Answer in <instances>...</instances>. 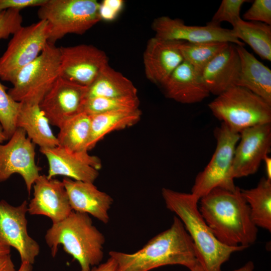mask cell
Segmentation results:
<instances>
[{
	"label": "cell",
	"instance_id": "cell-1",
	"mask_svg": "<svg viewBox=\"0 0 271 271\" xmlns=\"http://www.w3.org/2000/svg\"><path fill=\"white\" fill-rule=\"evenodd\" d=\"M199 200L201 214L221 243L247 248L256 241L257 227L239 187L233 190L216 188Z\"/></svg>",
	"mask_w": 271,
	"mask_h": 271
},
{
	"label": "cell",
	"instance_id": "cell-2",
	"mask_svg": "<svg viewBox=\"0 0 271 271\" xmlns=\"http://www.w3.org/2000/svg\"><path fill=\"white\" fill-rule=\"evenodd\" d=\"M117 263L116 271H149L167 265L179 264L191 270L199 263L192 239L176 216L170 227L151 239L131 253L110 251Z\"/></svg>",
	"mask_w": 271,
	"mask_h": 271
},
{
	"label": "cell",
	"instance_id": "cell-3",
	"mask_svg": "<svg viewBox=\"0 0 271 271\" xmlns=\"http://www.w3.org/2000/svg\"><path fill=\"white\" fill-rule=\"evenodd\" d=\"M162 195L167 208L176 214L192 239L204 271H221L232 253L246 248L227 246L217 239L200 212L199 200L191 193L163 188Z\"/></svg>",
	"mask_w": 271,
	"mask_h": 271
},
{
	"label": "cell",
	"instance_id": "cell-4",
	"mask_svg": "<svg viewBox=\"0 0 271 271\" xmlns=\"http://www.w3.org/2000/svg\"><path fill=\"white\" fill-rule=\"evenodd\" d=\"M45 238L53 257L61 244L78 261L81 271H90V267L99 265L103 258L105 237L88 214L72 211L65 219L53 224Z\"/></svg>",
	"mask_w": 271,
	"mask_h": 271
},
{
	"label": "cell",
	"instance_id": "cell-5",
	"mask_svg": "<svg viewBox=\"0 0 271 271\" xmlns=\"http://www.w3.org/2000/svg\"><path fill=\"white\" fill-rule=\"evenodd\" d=\"M208 107L231 131L271 123V104L250 90L233 85L217 96Z\"/></svg>",
	"mask_w": 271,
	"mask_h": 271
},
{
	"label": "cell",
	"instance_id": "cell-6",
	"mask_svg": "<svg viewBox=\"0 0 271 271\" xmlns=\"http://www.w3.org/2000/svg\"><path fill=\"white\" fill-rule=\"evenodd\" d=\"M99 8L95 0H46L37 14L47 22L48 42L55 44L68 34H83L100 21Z\"/></svg>",
	"mask_w": 271,
	"mask_h": 271
},
{
	"label": "cell",
	"instance_id": "cell-7",
	"mask_svg": "<svg viewBox=\"0 0 271 271\" xmlns=\"http://www.w3.org/2000/svg\"><path fill=\"white\" fill-rule=\"evenodd\" d=\"M60 75L59 47L48 42L41 53L18 72L8 93L17 102L39 104Z\"/></svg>",
	"mask_w": 271,
	"mask_h": 271
},
{
	"label": "cell",
	"instance_id": "cell-8",
	"mask_svg": "<svg viewBox=\"0 0 271 271\" xmlns=\"http://www.w3.org/2000/svg\"><path fill=\"white\" fill-rule=\"evenodd\" d=\"M215 151L209 162L196 176L191 193L199 200L216 188L233 190L236 186L231 177L235 147L240 134L221 123L214 130Z\"/></svg>",
	"mask_w": 271,
	"mask_h": 271
},
{
	"label": "cell",
	"instance_id": "cell-9",
	"mask_svg": "<svg viewBox=\"0 0 271 271\" xmlns=\"http://www.w3.org/2000/svg\"><path fill=\"white\" fill-rule=\"evenodd\" d=\"M48 38V23L45 20L22 26L13 34L0 58V78L12 83L18 72L41 53Z\"/></svg>",
	"mask_w": 271,
	"mask_h": 271
},
{
	"label": "cell",
	"instance_id": "cell-10",
	"mask_svg": "<svg viewBox=\"0 0 271 271\" xmlns=\"http://www.w3.org/2000/svg\"><path fill=\"white\" fill-rule=\"evenodd\" d=\"M26 136L23 128L17 127L9 142L0 145V182L19 174L30 194L41 169L35 162V144Z\"/></svg>",
	"mask_w": 271,
	"mask_h": 271
},
{
	"label": "cell",
	"instance_id": "cell-11",
	"mask_svg": "<svg viewBox=\"0 0 271 271\" xmlns=\"http://www.w3.org/2000/svg\"><path fill=\"white\" fill-rule=\"evenodd\" d=\"M59 50L60 77L83 86L89 87L108 64L105 52L92 45L62 46Z\"/></svg>",
	"mask_w": 271,
	"mask_h": 271
},
{
	"label": "cell",
	"instance_id": "cell-12",
	"mask_svg": "<svg viewBox=\"0 0 271 271\" xmlns=\"http://www.w3.org/2000/svg\"><path fill=\"white\" fill-rule=\"evenodd\" d=\"M28 206L26 200L16 207L0 201V242L17 249L22 262L33 264L39 254L40 246L28 233Z\"/></svg>",
	"mask_w": 271,
	"mask_h": 271
},
{
	"label": "cell",
	"instance_id": "cell-13",
	"mask_svg": "<svg viewBox=\"0 0 271 271\" xmlns=\"http://www.w3.org/2000/svg\"><path fill=\"white\" fill-rule=\"evenodd\" d=\"M87 88L60 77L43 97L40 108L49 123L59 128L83 111Z\"/></svg>",
	"mask_w": 271,
	"mask_h": 271
},
{
	"label": "cell",
	"instance_id": "cell-14",
	"mask_svg": "<svg viewBox=\"0 0 271 271\" xmlns=\"http://www.w3.org/2000/svg\"><path fill=\"white\" fill-rule=\"evenodd\" d=\"M231 169L234 180L255 173L271 148V123L247 128L240 133Z\"/></svg>",
	"mask_w": 271,
	"mask_h": 271
},
{
	"label": "cell",
	"instance_id": "cell-15",
	"mask_svg": "<svg viewBox=\"0 0 271 271\" xmlns=\"http://www.w3.org/2000/svg\"><path fill=\"white\" fill-rule=\"evenodd\" d=\"M47 159L49 170L47 177L63 176L71 179L93 183L101 168L100 160L90 155L88 152H76L57 146L40 148Z\"/></svg>",
	"mask_w": 271,
	"mask_h": 271
},
{
	"label": "cell",
	"instance_id": "cell-16",
	"mask_svg": "<svg viewBox=\"0 0 271 271\" xmlns=\"http://www.w3.org/2000/svg\"><path fill=\"white\" fill-rule=\"evenodd\" d=\"M152 27L155 37L165 40L189 43L218 41L241 46L245 45L234 36L232 29L208 24L205 26H188L181 19L162 16L154 20Z\"/></svg>",
	"mask_w": 271,
	"mask_h": 271
},
{
	"label": "cell",
	"instance_id": "cell-17",
	"mask_svg": "<svg viewBox=\"0 0 271 271\" xmlns=\"http://www.w3.org/2000/svg\"><path fill=\"white\" fill-rule=\"evenodd\" d=\"M34 197L28 206L31 215H42L53 224L65 219L73 211L62 181L40 175L34 185Z\"/></svg>",
	"mask_w": 271,
	"mask_h": 271
},
{
	"label": "cell",
	"instance_id": "cell-18",
	"mask_svg": "<svg viewBox=\"0 0 271 271\" xmlns=\"http://www.w3.org/2000/svg\"><path fill=\"white\" fill-rule=\"evenodd\" d=\"M183 41H169L153 37L149 40L143 55L146 76L161 86L184 61L179 49Z\"/></svg>",
	"mask_w": 271,
	"mask_h": 271
},
{
	"label": "cell",
	"instance_id": "cell-19",
	"mask_svg": "<svg viewBox=\"0 0 271 271\" xmlns=\"http://www.w3.org/2000/svg\"><path fill=\"white\" fill-rule=\"evenodd\" d=\"M62 182L73 211L90 214L101 222L108 223V211L113 202L110 195L99 190L92 183L67 177Z\"/></svg>",
	"mask_w": 271,
	"mask_h": 271
},
{
	"label": "cell",
	"instance_id": "cell-20",
	"mask_svg": "<svg viewBox=\"0 0 271 271\" xmlns=\"http://www.w3.org/2000/svg\"><path fill=\"white\" fill-rule=\"evenodd\" d=\"M240 67L236 45L230 43L205 66L200 74L210 94L218 96L235 85Z\"/></svg>",
	"mask_w": 271,
	"mask_h": 271
},
{
	"label": "cell",
	"instance_id": "cell-21",
	"mask_svg": "<svg viewBox=\"0 0 271 271\" xmlns=\"http://www.w3.org/2000/svg\"><path fill=\"white\" fill-rule=\"evenodd\" d=\"M161 86L167 97L181 103H198L210 95L200 73L184 60Z\"/></svg>",
	"mask_w": 271,
	"mask_h": 271
},
{
	"label": "cell",
	"instance_id": "cell-22",
	"mask_svg": "<svg viewBox=\"0 0 271 271\" xmlns=\"http://www.w3.org/2000/svg\"><path fill=\"white\" fill-rule=\"evenodd\" d=\"M240 71L235 85L244 87L271 104V70L243 46L236 45Z\"/></svg>",
	"mask_w": 271,
	"mask_h": 271
},
{
	"label": "cell",
	"instance_id": "cell-23",
	"mask_svg": "<svg viewBox=\"0 0 271 271\" xmlns=\"http://www.w3.org/2000/svg\"><path fill=\"white\" fill-rule=\"evenodd\" d=\"M49 120L41 110L39 104L20 102L17 117V127L23 128L27 137L40 148L58 146Z\"/></svg>",
	"mask_w": 271,
	"mask_h": 271
},
{
	"label": "cell",
	"instance_id": "cell-24",
	"mask_svg": "<svg viewBox=\"0 0 271 271\" xmlns=\"http://www.w3.org/2000/svg\"><path fill=\"white\" fill-rule=\"evenodd\" d=\"M142 112L139 109L102 113L91 116L90 136L88 151L107 134L124 129L137 123Z\"/></svg>",
	"mask_w": 271,
	"mask_h": 271
},
{
	"label": "cell",
	"instance_id": "cell-25",
	"mask_svg": "<svg viewBox=\"0 0 271 271\" xmlns=\"http://www.w3.org/2000/svg\"><path fill=\"white\" fill-rule=\"evenodd\" d=\"M137 96V89L132 82L108 64L88 87L86 99Z\"/></svg>",
	"mask_w": 271,
	"mask_h": 271
},
{
	"label": "cell",
	"instance_id": "cell-26",
	"mask_svg": "<svg viewBox=\"0 0 271 271\" xmlns=\"http://www.w3.org/2000/svg\"><path fill=\"white\" fill-rule=\"evenodd\" d=\"M232 29L234 36L247 44L261 59L271 61V26L241 18Z\"/></svg>",
	"mask_w": 271,
	"mask_h": 271
},
{
	"label": "cell",
	"instance_id": "cell-27",
	"mask_svg": "<svg viewBox=\"0 0 271 271\" xmlns=\"http://www.w3.org/2000/svg\"><path fill=\"white\" fill-rule=\"evenodd\" d=\"M249 206L251 219L256 227L271 231V181L265 177L250 189H241Z\"/></svg>",
	"mask_w": 271,
	"mask_h": 271
},
{
	"label": "cell",
	"instance_id": "cell-28",
	"mask_svg": "<svg viewBox=\"0 0 271 271\" xmlns=\"http://www.w3.org/2000/svg\"><path fill=\"white\" fill-rule=\"evenodd\" d=\"M91 116L84 111L65 122L57 137L58 146L76 152H88Z\"/></svg>",
	"mask_w": 271,
	"mask_h": 271
},
{
	"label": "cell",
	"instance_id": "cell-29",
	"mask_svg": "<svg viewBox=\"0 0 271 271\" xmlns=\"http://www.w3.org/2000/svg\"><path fill=\"white\" fill-rule=\"evenodd\" d=\"M230 43L211 41L199 43L182 42L179 49L184 61L200 73L205 66Z\"/></svg>",
	"mask_w": 271,
	"mask_h": 271
},
{
	"label": "cell",
	"instance_id": "cell-30",
	"mask_svg": "<svg viewBox=\"0 0 271 271\" xmlns=\"http://www.w3.org/2000/svg\"><path fill=\"white\" fill-rule=\"evenodd\" d=\"M138 96L121 97H93L86 99L83 111L90 116L110 111L139 109Z\"/></svg>",
	"mask_w": 271,
	"mask_h": 271
},
{
	"label": "cell",
	"instance_id": "cell-31",
	"mask_svg": "<svg viewBox=\"0 0 271 271\" xmlns=\"http://www.w3.org/2000/svg\"><path fill=\"white\" fill-rule=\"evenodd\" d=\"M7 89L0 82V123L8 140L17 128L16 120L20 102L14 100L6 92Z\"/></svg>",
	"mask_w": 271,
	"mask_h": 271
},
{
	"label": "cell",
	"instance_id": "cell-32",
	"mask_svg": "<svg viewBox=\"0 0 271 271\" xmlns=\"http://www.w3.org/2000/svg\"><path fill=\"white\" fill-rule=\"evenodd\" d=\"M246 0H223L211 21L207 24L220 26L222 22H227L232 26L241 19L240 12Z\"/></svg>",
	"mask_w": 271,
	"mask_h": 271
},
{
	"label": "cell",
	"instance_id": "cell-33",
	"mask_svg": "<svg viewBox=\"0 0 271 271\" xmlns=\"http://www.w3.org/2000/svg\"><path fill=\"white\" fill-rule=\"evenodd\" d=\"M20 11L9 9L0 12V39H8L22 27Z\"/></svg>",
	"mask_w": 271,
	"mask_h": 271
},
{
	"label": "cell",
	"instance_id": "cell-34",
	"mask_svg": "<svg viewBox=\"0 0 271 271\" xmlns=\"http://www.w3.org/2000/svg\"><path fill=\"white\" fill-rule=\"evenodd\" d=\"M243 18L246 21L261 22L271 26V1H254Z\"/></svg>",
	"mask_w": 271,
	"mask_h": 271
},
{
	"label": "cell",
	"instance_id": "cell-35",
	"mask_svg": "<svg viewBox=\"0 0 271 271\" xmlns=\"http://www.w3.org/2000/svg\"><path fill=\"white\" fill-rule=\"evenodd\" d=\"M124 2L122 0H104L100 3V18L105 21L114 20L122 10Z\"/></svg>",
	"mask_w": 271,
	"mask_h": 271
},
{
	"label": "cell",
	"instance_id": "cell-36",
	"mask_svg": "<svg viewBox=\"0 0 271 271\" xmlns=\"http://www.w3.org/2000/svg\"><path fill=\"white\" fill-rule=\"evenodd\" d=\"M46 0H0V12L9 9L21 10L24 8L40 7Z\"/></svg>",
	"mask_w": 271,
	"mask_h": 271
},
{
	"label": "cell",
	"instance_id": "cell-37",
	"mask_svg": "<svg viewBox=\"0 0 271 271\" xmlns=\"http://www.w3.org/2000/svg\"><path fill=\"white\" fill-rule=\"evenodd\" d=\"M117 263L114 258L111 257L104 263L93 267L90 271H116Z\"/></svg>",
	"mask_w": 271,
	"mask_h": 271
},
{
	"label": "cell",
	"instance_id": "cell-38",
	"mask_svg": "<svg viewBox=\"0 0 271 271\" xmlns=\"http://www.w3.org/2000/svg\"><path fill=\"white\" fill-rule=\"evenodd\" d=\"M0 271H16L10 254L0 255Z\"/></svg>",
	"mask_w": 271,
	"mask_h": 271
},
{
	"label": "cell",
	"instance_id": "cell-39",
	"mask_svg": "<svg viewBox=\"0 0 271 271\" xmlns=\"http://www.w3.org/2000/svg\"><path fill=\"white\" fill-rule=\"evenodd\" d=\"M263 162L265 167V178L271 181V158L268 155L264 158Z\"/></svg>",
	"mask_w": 271,
	"mask_h": 271
},
{
	"label": "cell",
	"instance_id": "cell-40",
	"mask_svg": "<svg viewBox=\"0 0 271 271\" xmlns=\"http://www.w3.org/2000/svg\"><path fill=\"white\" fill-rule=\"evenodd\" d=\"M254 264L252 261H248L244 266L234 271H253Z\"/></svg>",
	"mask_w": 271,
	"mask_h": 271
},
{
	"label": "cell",
	"instance_id": "cell-41",
	"mask_svg": "<svg viewBox=\"0 0 271 271\" xmlns=\"http://www.w3.org/2000/svg\"><path fill=\"white\" fill-rule=\"evenodd\" d=\"M10 247L5 245L0 242V255L10 254Z\"/></svg>",
	"mask_w": 271,
	"mask_h": 271
},
{
	"label": "cell",
	"instance_id": "cell-42",
	"mask_svg": "<svg viewBox=\"0 0 271 271\" xmlns=\"http://www.w3.org/2000/svg\"><path fill=\"white\" fill-rule=\"evenodd\" d=\"M32 264L28 262H23L21 263V266L18 271H32Z\"/></svg>",
	"mask_w": 271,
	"mask_h": 271
},
{
	"label": "cell",
	"instance_id": "cell-43",
	"mask_svg": "<svg viewBox=\"0 0 271 271\" xmlns=\"http://www.w3.org/2000/svg\"><path fill=\"white\" fill-rule=\"evenodd\" d=\"M7 137L4 133V130L2 125L0 124V144L2 143L6 140H7Z\"/></svg>",
	"mask_w": 271,
	"mask_h": 271
},
{
	"label": "cell",
	"instance_id": "cell-44",
	"mask_svg": "<svg viewBox=\"0 0 271 271\" xmlns=\"http://www.w3.org/2000/svg\"><path fill=\"white\" fill-rule=\"evenodd\" d=\"M191 271H204L202 267L199 263L197 264L193 268H192Z\"/></svg>",
	"mask_w": 271,
	"mask_h": 271
}]
</instances>
